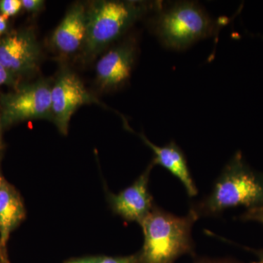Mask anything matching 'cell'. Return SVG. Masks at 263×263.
<instances>
[{"label": "cell", "instance_id": "1", "mask_svg": "<svg viewBox=\"0 0 263 263\" xmlns=\"http://www.w3.org/2000/svg\"><path fill=\"white\" fill-rule=\"evenodd\" d=\"M199 216L193 209L178 216L155 206L141 223L144 242L138 263H174L185 254L194 255L192 229Z\"/></svg>", "mask_w": 263, "mask_h": 263}, {"label": "cell", "instance_id": "17", "mask_svg": "<svg viewBox=\"0 0 263 263\" xmlns=\"http://www.w3.org/2000/svg\"><path fill=\"white\" fill-rule=\"evenodd\" d=\"M22 8L30 13H37L44 8L43 0H22Z\"/></svg>", "mask_w": 263, "mask_h": 263}, {"label": "cell", "instance_id": "2", "mask_svg": "<svg viewBox=\"0 0 263 263\" xmlns=\"http://www.w3.org/2000/svg\"><path fill=\"white\" fill-rule=\"evenodd\" d=\"M238 206H263V174L251 169L240 152L224 166L210 195L192 209L200 217L216 216Z\"/></svg>", "mask_w": 263, "mask_h": 263}, {"label": "cell", "instance_id": "8", "mask_svg": "<svg viewBox=\"0 0 263 263\" xmlns=\"http://www.w3.org/2000/svg\"><path fill=\"white\" fill-rule=\"evenodd\" d=\"M154 166L151 162L134 183L120 193H108L109 204L114 214L124 220L140 224L152 212L155 205L148 189V181Z\"/></svg>", "mask_w": 263, "mask_h": 263}, {"label": "cell", "instance_id": "11", "mask_svg": "<svg viewBox=\"0 0 263 263\" xmlns=\"http://www.w3.org/2000/svg\"><path fill=\"white\" fill-rule=\"evenodd\" d=\"M138 136L155 154V157L152 161L154 165L159 164L167 169L181 181L189 196H196L198 193L196 185L189 169L186 157L179 146L175 142H171L163 146H156L143 134H138Z\"/></svg>", "mask_w": 263, "mask_h": 263}, {"label": "cell", "instance_id": "20", "mask_svg": "<svg viewBox=\"0 0 263 263\" xmlns=\"http://www.w3.org/2000/svg\"><path fill=\"white\" fill-rule=\"evenodd\" d=\"M97 256L95 257H85L81 258L70 259L65 263H96Z\"/></svg>", "mask_w": 263, "mask_h": 263}, {"label": "cell", "instance_id": "25", "mask_svg": "<svg viewBox=\"0 0 263 263\" xmlns=\"http://www.w3.org/2000/svg\"><path fill=\"white\" fill-rule=\"evenodd\" d=\"M0 263H3V262H0Z\"/></svg>", "mask_w": 263, "mask_h": 263}, {"label": "cell", "instance_id": "7", "mask_svg": "<svg viewBox=\"0 0 263 263\" xmlns=\"http://www.w3.org/2000/svg\"><path fill=\"white\" fill-rule=\"evenodd\" d=\"M40 58L41 48L32 31L22 29L0 37V64L17 78L37 70Z\"/></svg>", "mask_w": 263, "mask_h": 263}, {"label": "cell", "instance_id": "4", "mask_svg": "<svg viewBox=\"0 0 263 263\" xmlns=\"http://www.w3.org/2000/svg\"><path fill=\"white\" fill-rule=\"evenodd\" d=\"M162 3L142 1L93 2L87 9V30L84 48L86 58L96 56L119 39L137 21Z\"/></svg>", "mask_w": 263, "mask_h": 263}, {"label": "cell", "instance_id": "18", "mask_svg": "<svg viewBox=\"0 0 263 263\" xmlns=\"http://www.w3.org/2000/svg\"><path fill=\"white\" fill-rule=\"evenodd\" d=\"M194 263H239L235 262L233 259L230 258H211V257H200L197 259Z\"/></svg>", "mask_w": 263, "mask_h": 263}, {"label": "cell", "instance_id": "16", "mask_svg": "<svg viewBox=\"0 0 263 263\" xmlns=\"http://www.w3.org/2000/svg\"><path fill=\"white\" fill-rule=\"evenodd\" d=\"M18 78L0 64V88L4 86H15Z\"/></svg>", "mask_w": 263, "mask_h": 263}, {"label": "cell", "instance_id": "5", "mask_svg": "<svg viewBox=\"0 0 263 263\" xmlns=\"http://www.w3.org/2000/svg\"><path fill=\"white\" fill-rule=\"evenodd\" d=\"M51 87L48 81H38L3 95L0 110L3 128L33 119L52 121Z\"/></svg>", "mask_w": 263, "mask_h": 263}, {"label": "cell", "instance_id": "21", "mask_svg": "<svg viewBox=\"0 0 263 263\" xmlns=\"http://www.w3.org/2000/svg\"><path fill=\"white\" fill-rule=\"evenodd\" d=\"M0 262L3 263H10L9 259H8V252L3 250L1 245H0Z\"/></svg>", "mask_w": 263, "mask_h": 263}, {"label": "cell", "instance_id": "13", "mask_svg": "<svg viewBox=\"0 0 263 263\" xmlns=\"http://www.w3.org/2000/svg\"><path fill=\"white\" fill-rule=\"evenodd\" d=\"M22 0H1L0 1V14L6 18L15 16L22 9Z\"/></svg>", "mask_w": 263, "mask_h": 263}, {"label": "cell", "instance_id": "12", "mask_svg": "<svg viewBox=\"0 0 263 263\" xmlns=\"http://www.w3.org/2000/svg\"><path fill=\"white\" fill-rule=\"evenodd\" d=\"M25 217L26 209L22 196L3 178L0 182V245L5 252L10 234Z\"/></svg>", "mask_w": 263, "mask_h": 263}, {"label": "cell", "instance_id": "15", "mask_svg": "<svg viewBox=\"0 0 263 263\" xmlns=\"http://www.w3.org/2000/svg\"><path fill=\"white\" fill-rule=\"evenodd\" d=\"M240 218L242 220L257 221L263 224V206L247 209Z\"/></svg>", "mask_w": 263, "mask_h": 263}, {"label": "cell", "instance_id": "14", "mask_svg": "<svg viewBox=\"0 0 263 263\" xmlns=\"http://www.w3.org/2000/svg\"><path fill=\"white\" fill-rule=\"evenodd\" d=\"M96 263H138V254L120 257L97 256Z\"/></svg>", "mask_w": 263, "mask_h": 263}, {"label": "cell", "instance_id": "22", "mask_svg": "<svg viewBox=\"0 0 263 263\" xmlns=\"http://www.w3.org/2000/svg\"><path fill=\"white\" fill-rule=\"evenodd\" d=\"M3 122H2V114L1 110H0V150L3 149L4 148V144H3Z\"/></svg>", "mask_w": 263, "mask_h": 263}, {"label": "cell", "instance_id": "6", "mask_svg": "<svg viewBox=\"0 0 263 263\" xmlns=\"http://www.w3.org/2000/svg\"><path fill=\"white\" fill-rule=\"evenodd\" d=\"M51 100L52 122L63 136L68 133L71 118L81 105H102L86 89L79 76L68 70L63 71L52 86Z\"/></svg>", "mask_w": 263, "mask_h": 263}, {"label": "cell", "instance_id": "23", "mask_svg": "<svg viewBox=\"0 0 263 263\" xmlns=\"http://www.w3.org/2000/svg\"><path fill=\"white\" fill-rule=\"evenodd\" d=\"M259 261L257 263H263V251L259 254Z\"/></svg>", "mask_w": 263, "mask_h": 263}, {"label": "cell", "instance_id": "24", "mask_svg": "<svg viewBox=\"0 0 263 263\" xmlns=\"http://www.w3.org/2000/svg\"><path fill=\"white\" fill-rule=\"evenodd\" d=\"M3 176H2L1 171H0V182H1V181H2V180H3Z\"/></svg>", "mask_w": 263, "mask_h": 263}, {"label": "cell", "instance_id": "10", "mask_svg": "<svg viewBox=\"0 0 263 263\" xmlns=\"http://www.w3.org/2000/svg\"><path fill=\"white\" fill-rule=\"evenodd\" d=\"M87 30V8L74 5L55 29L51 41L55 48L63 54H72L84 48Z\"/></svg>", "mask_w": 263, "mask_h": 263}, {"label": "cell", "instance_id": "3", "mask_svg": "<svg viewBox=\"0 0 263 263\" xmlns=\"http://www.w3.org/2000/svg\"><path fill=\"white\" fill-rule=\"evenodd\" d=\"M224 22L213 18L195 2L180 1L162 5L156 11L152 27L164 47L183 51L201 40L216 36Z\"/></svg>", "mask_w": 263, "mask_h": 263}, {"label": "cell", "instance_id": "19", "mask_svg": "<svg viewBox=\"0 0 263 263\" xmlns=\"http://www.w3.org/2000/svg\"><path fill=\"white\" fill-rule=\"evenodd\" d=\"M8 29V18L0 14V37L5 35Z\"/></svg>", "mask_w": 263, "mask_h": 263}, {"label": "cell", "instance_id": "9", "mask_svg": "<svg viewBox=\"0 0 263 263\" xmlns=\"http://www.w3.org/2000/svg\"><path fill=\"white\" fill-rule=\"evenodd\" d=\"M137 43L128 39L107 52L96 65L97 81L104 89L122 87L130 79L136 61Z\"/></svg>", "mask_w": 263, "mask_h": 263}]
</instances>
